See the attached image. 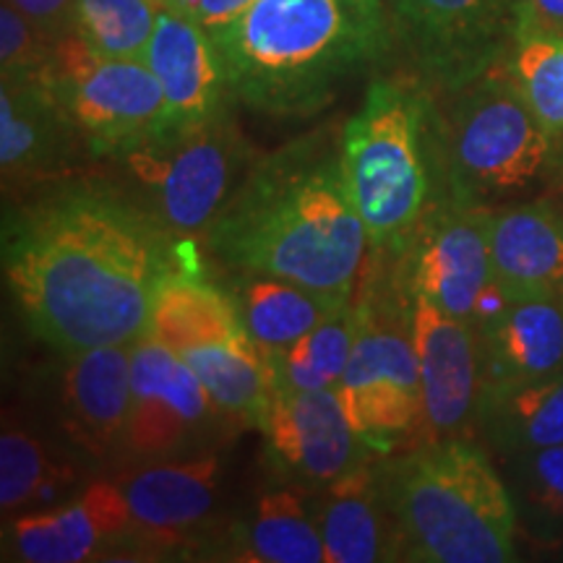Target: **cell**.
<instances>
[{"mask_svg": "<svg viewBox=\"0 0 563 563\" xmlns=\"http://www.w3.org/2000/svg\"><path fill=\"white\" fill-rule=\"evenodd\" d=\"M173 232L102 188L47 196L5 222L3 272L26 323L63 355L146 334Z\"/></svg>", "mask_w": 563, "mask_h": 563, "instance_id": "6da1fadb", "label": "cell"}, {"mask_svg": "<svg viewBox=\"0 0 563 563\" xmlns=\"http://www.w3.org/2000/svg\"><path fill=\"white\" fill-rule=\"evenodd\" d=\"M203 241L243 274L350 295L371 241L344 183L342 136L321 129L256 159Z\"/></svg>", "mask_w": 563, "mask_h": 563, "instance_id": "7a4b0ae2", "label": "cell"}, {"mask_svg": "<svg viewBox=\"0 0 563 563\" xmlns=\"http://www.w3.org/2000/svg\"><path fill=\"white\" fill-rule=\"evenodd\" d=\"M230 95L274 118H308L391 51L386 0H253L211 34Z\"/></svg>", "mask_w": 563, "mask_h": 563, "instance_id": "3957f363", "label": "cell"}, {"mask_svg": "<svg viewBox=\"0 0 563 563\" xmlns=\"http://www.w3.org/2000/svg\"><path fill=\"white\" fill-rule=\"evenodd\" d=\"M378 473L397 530L399 561L517 559V504L488 454L467 435L420 443Z\"/></svg>", "mask_w": 563, "mask_h": 563, "instance_id": "277c9868", "label": "cell"}, {"mask_svg": "<svg viewBox=\"0 0 563 563\" xmlns=\"http://www.w3.org/2000/svg\"><path fill=\"white\" fill-rule=\"evenodd\" d=\"M428 100L399 79L368 87L342 129V170L371 249L402 251L418 235L431 196Z\"/></svg>", "mask_w": 563, "mask_h": 563, "instance_id": "5b68a950", "label": "cell"}, {"mask_svg": "<svg viewBox=\"0 0 563 563\" xmlns=\"http://www.w3.org/2000/svg\"><path fill=\"white\" fill-rule=\"evenodd\" d=\"M553 133L538 121L506 74L470 81L449 123V170L460 196H501L530 188L545 173Z\"/></svg>", "mask_w": 563, "mask_h": 563, "instance_id": "8992f818", "label": "cell"}, {"mask_svg": "<svg viewBox=\"0 0 563 563\" xmlns=\"http://www.w3.org/2000/svg\"><path fill=\"white\" fill-rule=\"evenodd\" d=\"M42 79L95 154L125 157L167 139L165 95L144 60L104 58L68 32Z\"/></svg>", "mask_w": 563, "mask_h": 563, "instance_id": "52a82bcc", "label": "cell"}, {"mask_svg": "<svg viewBox=\"0 0 563 563\" xmlns=\"http://www.w3.org/2000/svg\"><path fill=\"white\" fill-rule=\"evenodd\" d=\"M131 173L150 188L154 217L173 235H207L235 199L258 157L228 112L199 129L154 141L125 154Z\"/></svg>", "mask_w": 563, "mask_h": 563, "instance_id": "ba28073f", "label": "cell"}, {"mask_svg": "<svg viewBox=\"0 0 563 563\" xmlns=\"http://www.w3.org/2000/svg\"><path fill=\"white\" fill-rule=\"evenodd\" d=\"M228 418L183 355L146 334L131 344V415L121 449L131 462L188 456Z\"/></svg>", "mask_w": 563, "mask_h": 563, "instance_id": "9c48e42d", "label": "cell"}, {"mask_svg": "<svg viewBox=\"0 0 563 563\" xmlns=\"http://www.w3.org/2000/svg\"><path fill=\"white\" fill-rule=\"evenodd\" d=\"M334 389L350 426L368 449L386 452L405 435L420 433V363L410 316L399 323L361 308V332Z\"/></svg>", "mask_w": 563, "mask_h": 563, "instance_id": "30bf717a", "label": "cell"}, {"mask_svg": "<svg viewBox=\"0 0 563 563\" xmlns=\"http://www.w3.org/2000/svg\"><path fill=\"white\" fill-rule=\"evenodd\" d=\"M394 32L420 70L446 87H467L517 42L519 0H386Z\"/></svg>", "mask_w": 563, "mask_h": 563, "instance_id": "8fae6325", "label": "cell"}, {"mask_svg": "<svg viewBox=\"0 0 563 563\" xmlns=\"http://www.w3.org/2000/svg\"><path fill=\"white\" fill-rule=\"evenodd\" d=\"M407 316L420 363V443L460 439L481 410V336L426 298H410Z\"/></svg>", "mask_w": 563, "mask_h": 563, "instance_id": "7c38bea8", "label": "cell"}, {"mask_svg": "<svg viewBox=\"0 0 563 563\" xmlns=\"http://www.w3.org/2000/svg\"><path fill=\"white\" fill-rule=\"evenodd\" d=\"M407 295L426 298L475 329L483 300L498 285L490 262L488 211L460 203L418 230Z\"/></svg>", "mask_w": 563, "mask_h": 563, "instance_id": "4fadbf2b", "label": "cell"}, {"mask_svg": "<svg viewBox=\"0 0 563 563\" xmlns=\"http://www.w3.org/2000/svg\"><path fill=\"white\" fill-rule=\"evenodd\" d=\"M262 431L269 456L285 475L327 485L365 462V443L344 415L336 389L295 391L272 386Z\"/></svg>", "mask_w": 563, "mask_h": 563, "instance_id": "5bb4252c", "label": "cell"}, {"mask_svg": "<svg viewBox=\"0 0 563 563\" xmlns=\"http://www.w3.org/2000/svg\"><path fill=\"white\" fill-rule=\"evenodd\" d=\"M144 63L165 95L167 139L214 121L232 97L214 37L170 5L159 9Z\"/></svg>", "mask_w": 563, "mask_h": 563, "instance_id": "9a60e30c", "label": "cell"}, {"mask_svg": "<svg viewBox=\"0 0 563 563\" xmlns=\"http://www.w3.org/2000/svg\"><path fill=\"white\" fill-rule=\"evenodd\" d=\"M9 532L13 561L81 563L115 551L133 534V519L121 485L100 481L68 504L16 514Z\"/></svg>", "mask_w": 563, "mask_h": 563, "instance_id": "2e32d148", "label": "cell"}, {"mask_svg": "<svg viewBox=\"0 0 563 563\" xmlns=\"http://www.w3.org/2000/svg\"><path fill=\"white\" fill-rule=\"evenodd\" d=\"M220 454L141 464L118 483L129 501L133 534L150 538L154 545H178L207 525L220 493Z\"/></svg>", "mask_w": 563, "mask_h": 563, "instance_id": "e0dca14e", "label": "cell"}, {"mask_svg": "<svg viewBox=\"0 0 563 563\" xmlns=\"http://www.w3.org/2000/svg\"><path fill=\"white\" fill-rule=\"evenodd\" d=\"M131 344H104L66 355L63 428L91 460L123 449L131 415Z\"/></svg>", "mask_w": 563, "mask_h": 563, "instance_id": "ac0fdd59", "label": "cell"}, {"mask_svg": "<svg viewBox=\"0 0 563 563\" xmlns=\"http://www.w3.org/2000/svg\"><path fill=\"white\" fill-rule=\"evenodd\" d=\"M483 391L563 373V295L519 298L477 329Z\"/></svg>", "mask_w": 563, "mask_h": 563, "instance_id": "d6986e66", "label": "cell"}, {"mask_svg": "<svg viewBox=\"0 0 563 563\" xmlns=\"http://www.w3.org/2000/svg\"><path fill=\"white\" fill-rule=\"evenodd\" d=\"M313 514L327 563L399 561L397 530L386 504L382 473L371 464H355L327 483Z\"/></svg>", "mask_w": 563, "mask_h": 563, "instance_id": "ffe728a7", "label": "cell"}, {"mask_svg": "<svg viewBox=\"0 0 563 563\" xmlns=\"http://www.w3.org/2000/svg\"><path fill=\"white\" fill-rule=\"evenodd\" d=\"M490 262L511 300L563 295V214L548 203L488 211Z\"/></svg>", "mask_w": 563, "mask_h": 563, "instance_id": "44dd1931", "label": "cell"}, {"mask_svg": "<svg viewBox=\"0 0 563 563\" xmlns=\"http://www.w3.org/2000/svg\"><path fill=\"white\" fill-rule=\"evenodd\" d=\"M81 133L70 123L58 97L37 79L3 81L0 89V167L3 178L19 180L63 159Z\"/></svg>", "mask_w": 563, "mask_h": 563, "instance_id": "7402d4cb", "label": "cell"}, {"mask_svg": "<svg viewBox=\"0 0 563 563\" xmlns=\"http://www.w3.org/2000/svg\"><path fill=\"white\" fill-rule=\"evenodd\" d=\"M245 332L232 295L183 269L167 272L154 290L146 336L180 352Z\"/></svg>", "mask_w": 563, "mask_h": 563, "instance_id": "603a6c76", "label": "cell"}, {"mask_svg": "<svg viewBox=\"0 0 563 563\" xmlns=\"http://www.w3.org/2000/svg\"><path fill=\"white\" fill-rule=\"evenodd\" d=\"M350 295L323 292L290 279L245 274L238 287L235 302L245 332L264 352L292 347L321 321L347 306Z\"/></svg>", "mask_w": 563, "mask_h": 563, "instance_id": "cb8c5ba5", "label": "cell"}, {"mask_svg": "<svg viewBox=\"0 0 563 563\" xmlns=\"http://www.w3.org/2000/svg\"><path fill=\"white\" fill-rule=\"evenodd\" d=\"M477 422L496 449L527 454L563 446V373L481 394Z\"/></svg>", "mask_w": 563, "mask_h": 563, "instance_id": "d4e9b609", "label": "cell"}, {"mask_svg": "<svg viewBox=\"0 0 563 563\" xmlns=\"http://www.w3.org/2000/svg\"><path fill=\"white\" fill-rule=\"evenodd\" d=\"M232 559L253 563H321L323 538L316 514L292 488L264 493L251 517L232 530Z\"/></svg>", "mask_w": 563, "mask_h": 563, "instance_id": "484cf974", "label": "cell"}, {"mask_svg": "<svg viewBox=\"0 0 563 563\" xmlns=\"http://www.w3.org/2000/svg\"><path fill=\"white\" fill-rule=\"evenodd\" d=\"M180 355L196 371L203 389L222 412L235 420H262L272 394V371L266 352L249 332L186 350Z\"/></svg>", "mask_w": 563, "mask_h": 563, "instance_id": "4316f807", "label": "cell"}, {"mask_svg": "<svg viewBox=\"0 0 563 563\" xmlns=\"http://www.w3.org/2000/svg\"><path fill=\"white\" fill-rule=\"evenodd\" d=\"M357 332H361V308L355 311L347 302L292 347L266 352L272 386L295 391L334 389L347 368Z\"/></svg>", "mask_w": 563, "mask_h": 563, "instance_id": "83f0119b", "label": "cell"}, {"mask_svg": "<svg viewBox=\"0 0 563 563\" xmlns=\"http://www.w3.org/2000/svg\"><path fill=\"white\" fill-rule=\"evenodd\" d=\"M74 483V470L55 464L34 435L3 428L0 435V509L26 514L37 504H55Z\"/></svg>", "mask_w": 563, "mask_h": 563, "instance_id": "f1b7e54d", "label": "cell"}, {"mask_svg": "<svg viewBox=\"0 0 563 563\" xmlns=\"http://www.w3.org/2000/svg\"><path fill=\"white\" fill-rule=\"evenodd\" d=\"M159 9L157 0H76L70 32L104 58L144 60Z\"/></svg>", "mask_w": 563, "mask_h": 563, "instance_id": "f546056e", "label": "cell"}, {"mask_svg": "<svg viewBox=\"0 0 563 563\" xmlns=\"http://www.w3.org/2000/svg\"><path fill=\"white\" fill-rule=\"evenodd\" d=\"M509 76L548 131L563 133V37L519 34Z\"/></svg>", "mask_w": 563, "mask_h": 563, "instance_id": "4dcf8cb0", "label": "cell"}, {"mask_svg": "<svg viewBox=\"0 0 563 563\" xmlns=\"http://www.w3.org/2000/svg\"><path fill=\"white\" fill-rule=\"evenodd\" d=\"M517 496L540 538H563V446L517 454Z\"/></svg>", "mask_w": 563, "mask_h": 563, "instance_id": "1f68e13d", "label": "cell"}, {"mask_svg": "<svg viewBox=\"0 0 563 563\" xmlns=\"http://www.w3.org/2000/svg\"><path fill=\"white\" fill-rule=\"evenodd\" d=\"M53 37H47L34 21L21 13L16 5L3 0L0 5V68L3 81L37 79L51 66Z\"/></svg>", "mask_w": 563, "mask_h": 563, "instance_id": "d6a6232c", "label": "cell"}, {"mask_svg": "<svg viewBox=\"0 0 563 563\" xmlns=\"http://www.w3.org/2000/svg\"><path fill=\"white\" fill-rule=\"evenodd\" d=\"M11 5L34 21L47 37L60 40L70 32V19H74L76 0H9Z\"/></svg>", "mask_w": 563, "mask_h": 563, "instance_id": "836d02e7", "label": "cell"}, {"mask_svg": "<svg viewBox=\"0 0 563 563\" xmlns=\"http://www.w3.org/2000/svg\"><path fill=\"white\" fill-rule=\"evenodd\" d=\"M253 0H175L170 9H178L199 21L209 34L224 30L243 11L251 9Z\"/></svg>", "mask_w": 563, "mask_h": 563, "instance_id": "e575fe53", "label": "cell"}, {"mask_svg": "<svg viewBox=\"0 0 563 563\" xmlns=\"http://www.w3.org/2000/svg\"><path fill=\"white\" fill-rule=\"evenodd\" d=\"M530 32L563 37V0H519V34Z\"/></svg>", "mask_w": 563, "mask_h": 563, "instance_id": "d590c367", "label": "cell"}, {"mask_svg": "<svg viewBox=\"0 0 563 563\" xmlns=\"http://www.w3.org/2000/svg\"><path fill=\"white\" fill-rule=\"evenodd\" d=\"M157 3H159V5H173L175 0H157Z\"/></svg>", "mask_w": 563, "mask_h": 563, "instance_id": "8d00e7d4", "label": "cell"}]
</instances>
